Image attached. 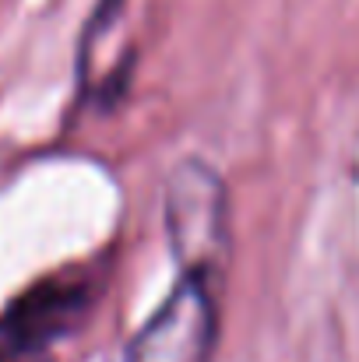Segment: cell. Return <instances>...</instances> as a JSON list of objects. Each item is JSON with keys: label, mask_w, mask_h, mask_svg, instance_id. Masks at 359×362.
Segmentation results:
<instances>
[{"label": "cell", "mask_w": 359, "mask_h": 362, "mask_svg": "<svg viewBox=\"0 0 359 362\" xmlns=\"http://www.w3.org/2000/svg\"><path fill=\"white\" fill-rule=\"evenodd\" d=\"M127 0H99L81 39L78 67H81V88L92 103L113 106L123 95V85L130 78V49L120 42Z\"/></svg>", "instance_id": "obj_4"}, {"label": "cell", "mask_w": 359, "mask_h": 362, "mask_svg": "<svg viewBox=\"0 0 359 362\" xmlns=\"http://www.w3.org/2000/svg\"><path fill=\"white\" fill-rule=\"evenodd\" d=\"M219 338V285L180 274L176 288L130 338L127 362H212Z\"/></svg>", "instance_id": "obj_2"}, {"label": "cell", "mask_w": 359, "mask_h": 362, "mask_svg": "<svg viewBox=\"0 0 359 362\" xmlns=\"http://www.w3.org/2000/svg\"><path fill=\"white\" fill-rule=\"evenodd\" d=\"M166 233L180 274L222 285V271L229 260V197L212 165L187 158L169 173Z\"/></svg>", "instance_id": "obj_1"}, {"label": "cell", "mask_w": 359, "mask_h": 362, "mask_svg": "<svg viewBox=\"0 0 359 362\" xmlns=\"http://www.w3.org/2000/svg\"><path fill=\"white\" fill-rule=\"evenodd\" d=\"M92 292L96 281L74 274L39 281L25 296H18L0 317V362H28L71 334L89 313Z\"/></svg>", "instance_id": "obj_3"}]
</instances>
